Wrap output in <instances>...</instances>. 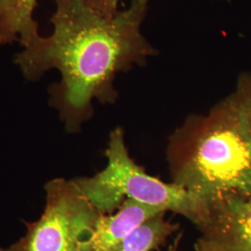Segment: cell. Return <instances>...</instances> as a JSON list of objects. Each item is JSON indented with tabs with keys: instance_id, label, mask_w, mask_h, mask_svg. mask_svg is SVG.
<instances>
[{
	"instance_id": "obj_3",
	"label": "cell",
	"mask_w": 251,
	"mask_h": 251,
	"mask_svg": "<svg viewBox=\"0 0 251 251\" xmlns=\"http://www.w3.org/2000/svg\"><path fill=\"white\" fill-rule=\"evenodd\" d=\"M107 165L90 178L74 179L81 194L103 215L116 212L125 200L173 211L198 228L206 223L208 207L175 183L145 172L130 157L122 128L114 129L106 150Z\"/></svg>"
},
{
	"instance_id": "obj_10",
	"label": "cell",
	"mask_w": 251,
	"mask_h": 251,
	"mask_svg": "<svg viewBox=\"0 0 251 251\" xmlns=\"http://www.w3.org/2000/svg\"><path fill=\"white\" fill-rule=\"evenodd\" d=\"M179 239H180V235H178L177 238L175 239V242L170 246L168 251H178V247H179Z\"/></svg>"
},
{
	"instance_id": "obj_9",
	"label": "cell",
	"mask_w": 251,
	"mask_h": 251,
	"mask_svg": "<svg viewBox=\"0 0 251 251\" xmlns=\"http://www.w3.org/2000/svg\"><path fill=\"white\" fill-rule=\"evenodd\" d=\"M228 98L237 109L251 132V73H243L239 75L236 89Z\"/></svg>"
},
{
	"instance_id": "obj_11",
	"label": "cell",
	"mask_w": 251,
	"mask_h": 251,
	"mask_svg": "<svg viewBox=\"0 0 251 251\" xmlns=\"http://www.w3.org/2000/svg\"><path fill=\"white\" fill-rule=\"evenodd\" d=\"M226 1H231V0H226Z\"/></svg>"
},
{
	"instance_id": "obj_7",
	"label": "cell",
	"mask_w": 251,
	"mask_h": 251,
	"mask_svg": "<svg viewBox=\"0 0 251 251\" xmlns=\"http://www.w3.org/2000/svg\"><path fill=\"white\" fill-rule=\"evenodd\" d=\"M101 12L114 15L119 11L121 0H90ZM37 0H0V44L19 41L26 45L38 36V26L33 18Z\"/></svg>"
},
{
	"instance_id": "obj_4",
	"label": "cell",
	"mask_w": 251,
	"mask_h": 251,
	"mask_svg": "<svg viewBox=\"0 0 251 251\" xmlns=\"http://www.w3.org/2000/svg\"><path fill=\"white\" fill-rule=\"evenodd\" d=\"M41 218L29 226L19 251H79L81 241L96 225L99 213L74 180L56 179L45 187Z\"/></svg>"
},
{
	"instance_id": "obj_6",
	"label": "cell",
	"mask_w": 251,
	"mask_h": 251,
	"mask_svg": "<svg viewBox=\"0 0 251 251\" xmlns=\"http://www.w3.org/2000/svg\"><path fill=\"white\" fill-rule=\"evenodd\" d=\"M163 212L166 211L125 200L116 212L100 216L91 232L79 244V251H112L135 229Z\"/></svg>"
},
{
	"instance_id": "obj_8",
	"label": "cell",
	"mask_w": 251,
	"mask_h": 251,
	"mask_svg": "<svg viewBox=\"0 0 251 251\" xmlns=\"http://www.w3.org/2000/svg\"><path fill=\"white\" fill-rule=\"evenodd\" d=\"M166 212L154 216L139 226L112 251H153L159 249L179 225L165 218Z\"/></svg>"
},
{
	"instance_id": "obj_2",
	"label": "cell",
	"mask_w": 251,
	"mask_h": 251,
	"mask_svg": "<svg viewBox=\"0 0 251 251\" xmlns=\"http://www.w3.org/2000/svg\"><path fill=\"white\" fill-rule=\"evenodd\" d=\"M168 160L172 182L207 207L251 193V132L228 97L186 119L171 136Z\"/></svg>"
},
{
	"instance_id": "obj_5",
	"label": "cell",
	"mask_w": 251,
	"mask_h": 251,
	"mask_svg": "<svg viewBox=\"0 0 251 251\" xmlns=\"http://www.w3.org/2000/svg\"><path fill=\"white\" fill-rule=\"evenodd\" d=\"M196 251H251V193L208 207Z\"/></svg>"
},
{
	"instance_id": "obj_1",
	"label": "cell",
	"mask_w": 251,
	"mask_h": 251,
	"mask_svg": "<svg viewBox=\"0 0 251 251\" xmlns=\"http://www.w3.org/2000/svg\"><path fill=\"white\" fill-rule=\"evenodd\" d=\"M53 33L36 36L16 55L24 75L38 79L57 69L62 79L50 88V104L66 127L75 130L92 114V100L112 103L117 98V73L144 65L158 51L142 34L149 0H131L127 9L107 15L90 0H55Z\"/></svg>"
}]
</instances>
